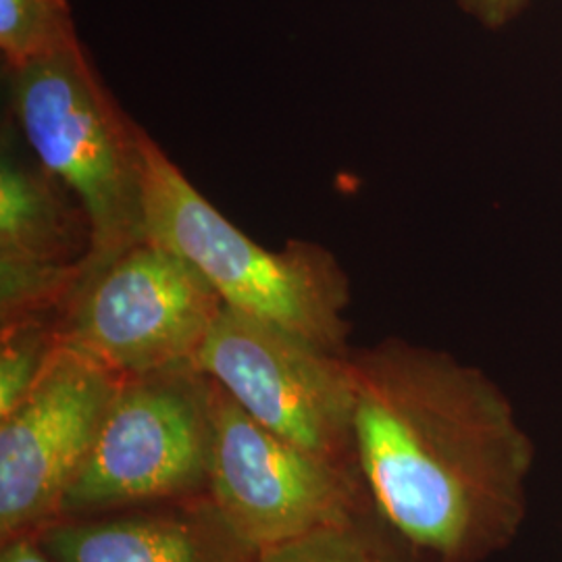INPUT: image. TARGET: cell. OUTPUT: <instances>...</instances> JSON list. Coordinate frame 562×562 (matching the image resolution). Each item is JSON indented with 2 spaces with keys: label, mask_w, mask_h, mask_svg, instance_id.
Here are the masks:
<instances>
[{
  "label": "cell",
  "mask_w": 562,
  "mask_h": 562,
  "mask_svg": "<svg viewBox=\"0 0 562 562\" xmlns=\"http://www.w3.org/2000/svg\"><path fill=\"white\" fill-rule=\"evenodd\" d=\"M4 74L23 138L88 215L81 281L90 280L146 240L142 125L121 109L81 42Z\"/></svg>",
  "instance_id": "obj_3"
},
{
  "label": "cell",
  "mask_w": 562,
  "mask_h": 562,
  "mask_svg": "<svg viewBox=\"0 0 562 562\" xmlns=\"http://www.w3.org/2000/svg\"><path fill=\"white\" fill-rule=\"evenodd\" d=\"M223 306L192 262L146 238L81 281L59 338L127 380L194 364Z\"/></svg>",
  "instance_id": "obj_6"
},
{
  "label": "cell",
  "mask_w": 562,
  "mask_h": 562,
  "mask_svg": "<svg viewBox=\"0 0 562 562\" xmlns=\"http://www.w3.org/2000/svg\"><path fill=\"white\" fill-rule=\"evenodd\" d=\"M121 378L60 341L27 396L0 419V540L36 536L97 442Z\"/></svg>",
  "instance_id": "obj_8"
},
{
  "label": "cell",
  "mask_w": 562,
  "mask_h": 562,
  "mask_svg": "<svg viewBox=\"0 0 562 562\" xmlns=\"http://www.w3.org/2000/svg\"><path fill=\"white\" fill-rule=\"evenodd\" d=\"M90 222L80 201L38 159L11 148L0 161V261L78 265L90 252Z\"/></svg>",
  "instance_id": "obj_10"
},
{
  "label": "cell",
  "mask_w": 562,
  "mask_h": 562,
  "mask_svg": "<svg viewBox=\"0 0 562 562\" xmlns=\"http://www.w3.org/2000/svg\"><path fill=\"white\" fill-rule=\"evenodd\" d=\"M355 443L378 513L438 562H487L529 515L536 443L503 387L402 338L352 348Z\"/></svg>",
  "instance_id": "obj_1"
},
{
  "label": "cell",
  "mask_w": 562,
  "mask_h": 562,
  "mask_svg": "<svg viewBox=\"0 0 562 562\" xmlns=\"http://www.w3.org/2000/svg\"><path fill=\"white\" fill-rule=\"evenodd\" d=\"M467 15L487 30H501L515 20L529 0H457Z\"/></svg>",
  "instance_id": "obj_14"
},
{
  "label": "cell",
  "mask_w": 562,
  "mask_h": 562,
  "mask_svg": "<svg viewBox=\"0 0 562 562\" xmlns=\"http://www.w3.org/2000/svg\"><path fill=\"white\" fill-rule=\"evenodd\" d=\"M211 380L183 364L121 380L59 519L206 494Z\"/></svg>",
  "instance_id": "obj_4"
},
{
  "label": "cell",
  "mask_w": 562,
  "mask_h": 562,
  "mask_svg": "<svg viewBox=\"0 0 562 562\" xmlns=\"http://www.w3.org/2000/svg\"><path fill=\"white\" fill-rule=\"evenodd\" d=\"M259 562H438L369 506L348 521L261 552Z\"/></svg>",
  "instance_id": "obj_11"
},
{
  "label": "cell",
  "mask_w": 562,
  "mask_h": 562,
  "mask_svg": "<svg viewBox=\"0 0 562 562\" xmlns=\"http://www.w3.org/2000/svg\"><path fill=\"white\" fill-rule=\"evenodd\" d=\"M140 142L146 238L192 262L225 306L348 355L350 280L336 255L308 240L265 248L206 201L144 127Z\"/></svg>",
  "instance_id": "obj_2"
},
{
  "label": "cell",
  "mask_w": 562,
  "mask_h": 562,
  "mask_svg": "<svg viewBox=\"0 0 562 562\" xmlns=\"http://www.w3.org/2000/svg\"><path fill=\"white\" fill-rule=\"evenodd\" d=\"M80 44L69 0H0V53L4 69Z\"/></svg>",
  "instance_id": "obj_12"
},
{
  "label": "cell",
  "mask_w": 562,
  "mask_h": 562,
  "mask_svg": "<svg viewBox=\"0 0 562 562\" xmlns=\"http://www.w3.org/2000/svg\"><path fill=\"white\" fill-rule=\"evenodd\" d=\"M0 562H55L44 550L36 536H21L2 542Z\"/></svg>",
  "instance_id": "obj_15"
},
{
  "label": "cell",
  "mask_w": 562,
  "mask_h": 562,
  "mask_svg": "<svg viewBox=\"0 0 562 562\" xmlns=\"http://www.w3.org/2000/svg\"><path fill=\"white\" fill-rule=\"evenodd\" d=\"M206 477L209 498L259 552L373 506L359 475L269 431L213 380Z\"/></svg>",
  "instance_id": "obj_7"
},
{
  "label": "cell",
  "mask_w": 562,
  "mask_h": 562,
  "mask_svg": "<svg viewBox=\"0 0 562 562\" xmlns=\"http://www.w3.org/2000/svg\"><path fill=\"white\" fill-rule=\"evenodd\" d=\"M348 355L223 306L194 367L269 431L361 477Z\"/></svg>",
  "instance_id": "obj_5"
},
{
  "label": "cell",
  "mask_w": 562,
  "mask_h": 562,
  "mask_svg": "<svg viewBox=\"0 0 562 562\" xmlns=\"http://www.w3.org/2000/svg\"><path fill=\"white\" fill-rule=\"evenodd\" d=\"M59 344L57 319L0 325V419L27 396Z\"/></svg>",
  "instance_id": "obj_13"
},
{
  "label": "cell",
  "mask_w": 562,
  "mask_h": 562,
  "mask_svg": "<svg viewBox=\"0 0 562 562\" xmlns=\"http://www.w3.org/2000/svg\"><path fill=\"white\" fill-rule=\"evenodd\" d=\"M55 562H259L217 504L204 496L57 519L36 533Z\"/></svg>",
  "instance_id": "obj_9"
}]
</instances>
